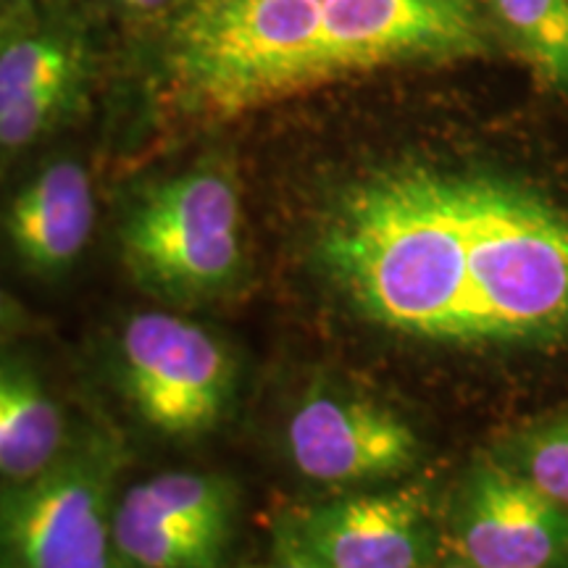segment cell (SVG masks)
<instances>
[{
	"instance_id": "15",
	"label": "cell",
	"mask_w": 568,
	"mask_h": 568,
	"mask_svg": "<svg viewBox=\"0 0 568 568\" xmlns=\"http://www.w3.org/2000/svg\"><path fill=\"white\" fill-rule=\"evenodd\" d=\"M539 80L568 92V0H487Z\"/></svg>"
},
{
	"instance_id": "21",
	"label": "cell",
	"mask_w": 568,
	"mask_h": 568,
	"mask_svg": "<svg viewBox=\"0 0 568 568\" xmlns=\"http://www.w3.org/2000/svg\"><path fill=\"white\" fill-rule=\"evenodd\" d=\"M432 568H477V566L466 564V560H460V558L453 556L450 560H445V564H435V566H432Z\"/></svg>"
},
{
	"instance_id": "14",
	"label": "cell",
	"mask_w": 568,
	"mask_h": 568,
	"mask_svg": "<svg viewBox=\"0 0 568 568\" xmlns=\"http://www.w3.org/2000/svg\"><path fill=\"white\" fill-rule=\"evenodd\" d=\"M148 514L232 535L237 493L219 474L166 471L132 485L122 495Z\"/></svg>"
},
{
	"instance_id": "13",
	"label": "cell",
	"mask_w": 568,
	"mask_h": 568,
	"mask_svg": "<svg viewBox=\"0 0 568 568\" xmlns=\"http://www.w3.org/2000/svg\"><path fill=\"white\" fill-rule=\"evenodd\" d=\"M232 535L148 514L122 495L113 510L119 568H219Z\"/></svg>"
},
{
	"instance_id": "6",
	"label": "cell",
	"mask_w": 568,
	"mask_h": 568,
	"mask_svg": "<svg viewBox=\"0 0 568 568\" xmlns=\"http://www.w3.org/2000/svg\"><path fill=\"white\" fill-rule=\"evenodd\" d=\"M284 447L301 477L335 487L397 479L422 458V439L397 410L343 389L303 395Z\"/></svg>"
},
{
	"instance_id": "2",
	"label": "cell",
	"mask_w": 568,
	"mask_h": 568,
	"mask_svg": "<svg viewBox=\"0 0 568 568\" xmlns=\"http://www.w3.org/2000/svg\"><path fill=\"white\" fill-rule=\"evenodd\" d=\"M324 0H190L169 34L174 98L209 122L326 82Z\"/></svg>"
},
{
	"instance_id": "22",
	"label": "cell",
	"mask_w": 568,
	"mask_h": 568,
	"mask_svg": "<svg viewBox=\"0 0 568 568\" xmlns=\"http://www.w3.org/2000/svg\"><path fill=\"white\" fill-rule=\"evenodd\" d=\"M466 3H471V0H466Z\"/></svg>"
},
{
	"instance_id": "11",
	"label": "cell",
	"mask_w": 568,
	"mask_h": 568,
	"mask_svg": "<svg viewBox=\"0 0 568 568\" xmlns=\"http://www.w3.org/2000/svg\"><path fill=\"white\" fill-rule=\"evenodd\" d=\"M13 345L0 347V487L45 471L71 443L53 387Z\"/></svg>"
},
{
	"instance_id": "12",
	"label": "cell",
	"mask_w": 568,
	"mask_h": 568,
	"mask_svg": "<svg viewBox=\"0 0 568 568\" xmlns=\"http://www.w3.org/2000/svg\"><path fill=\"white\" fill-rule=\"evenodd\" d=\"M21 13L0 19V113L51 88L88 77V45L67 27L32 24Z\"/></svg>"
},
{
	"instance_id": "18",
	"label": "cell",
	"mask_w": 568,
	"mask_h": 568,
	"mask_svg": "<svg viewBox=\"0 0 568 568\" xmlns=\"http://www.w3.org/2000/svg\"><path fill=\"white\" fill-rule=\"evenodd\" d=\"M261 568H324V566L316 564L311 556H305V552L297 548V545L290 542L282 531H274L272 558H268Z\"/></svg>"
},
{
	"instance_id": "16",
	"label": "cell",
	"mask_w": 568,
	"mask_h": 568,
	"mask_svg": "<svg viewBox=\"0 0 568 568\" xmlns=\"http://www.w3.org/2000/svg\"><path fill=\"white\" fill-rule=\"evenodd\" d=\"M495 456L568 510V410L518 429Z\"/></svg>"
},
{
	"instance_id": "3",
	"label": "cell",
	"mask_w": 568,
	"mask_h": 568,
	"mask_svg": "<svg viewBox=\"0 0 568 568\" xmlns=\"http://www.w3.org/2000/svg\"><path fill=\"white\" fill-rule=\"evenodd\" d=\"M119 245L134 284L161 301L230 295L245 272L237 180L224 166H195L153 184L126 213Z\"/></svg>"
},
{
	"instance_id": "8",
	"label": "cell",
	"mask_w": 568,
	"mask_h": 568,
	"mask_svg": "<svg viewBox=\"0 0 568 568\" xmlns=\"http://www.w3.org/2000/svg\"><path fill=\"white\" fill-rule=\"evenodd\" d=\"M450 545L477 568H568V510L481 456L453 506Z\"/></svg>"
},
{
	"instance_id": "5",
	"label": "cell",
	"mask_w": 568,
	"mask_h": 568,
	"mask_svg": "<svg viewBox=\"0 0 568 568\" xmlns=\"http://www.w3.org/2000/svg\"><path fill=\"white\" fill-rule=\"evenodd\" d=\"M116 364L132 410L163 437L209 435L232 408L237 389L232 351L174 311H138L126 318Z\"/></svg>"
},
{
	"instance_id": "17",
	"label": "cell",
	"mask_w": 568,
	"mask_h": 568,
	"mask_svg": "<svg viewBox=\"0 0 568 568\" xmlns=\"http://www.w3.org/2000/svg\"><path fill=\"white\" fill-rule=\"evenodd\" d=\"M27 329H30V316L0 282V347L17 343Z\"/></svg>"
},
{
	"instance_id": "20",
	"label": "cell",
	"mask_w": 568,
	"mask_h": 568,
	"mask_svg": "<svg viewBox=\"0 0 568 568\" xmlns=\"http://www.w3.org/2000/svg\"><path fill=\"white\" fill-rule=\"evenodd\" d=\"M30 0H0V17H13V13L24 11Z\"/></svg>"
},
{
	"instance_id": "7",
	"label": "cell",
	"mask_w": 568,
	"mask_h": 568,
	"mask_svg": "<svg viewBox=\"0 0 568 568\" xmlns=\"http://www.w3.org/2000/svg\"><path fill=\"white\" fill-rule=\"evenodd\" d=\"M324 77L487 51L466 0H324Z\"/></svg>"
},
{
	"instance_id": "4",
	"label": "cell",
	"mask_w": 568,
	"mask_h": 568,
	"mask_svg": "<svg viewBox=\"0 0 568 568\" xmlns=\"http://www.w3.org/2000/svg\"><path fill=\"white\" fill-rule=\"evenodd\" d=\"M124 447L90 429L34 477L0 487V568H119L113 510Z\"/></svg>"
},
{
	"instance_id": "9",
	"label": "cell",
	"mask_w": 568,
	"mask_h": 568,
	"mask_svg": "<svg viewBox=\"0 0 568 568\" xmlns=\"http://www.w3.org/2000/svg\"><path fill=\"white\" fill-rule=\"evenodd\" d=\"M324 568H432L435 524L424 487L345 495L305 506L276 527Z\"/></svg>"
},
{
	"instance_id": "23",
	"label": "cell",
	"mask_w": 568,
	"mask_h": 568,
	"mask_svg": "<svg viewBox=\"0 0 568 568\" xmlns=\"http://www.w3.org/2000/svg\"><path fill=\"white\" fill-rule=\"evenodd\" d=\"M0 19H3V17H0Z\"/></svg>"
},
{
	"instance_id": "19",
	"label": "cell",
	"mask_w": 568,
	"mask_h": 568,
	"mask_svg": "<svg viewBox=\"0 0 568 568\" xmlns=\"http://www.w3.org/2000/svg\"><path fill=\"white\" fill-rule=\"evenodd\" d=\"M124 9L138 11V13H159L174 3V0H119Z\"/></svg>"
},
{
	"instance_id": "10",
	"label": "cell",
	"mask_w": 568,
	"mask_h": 568,
	"mask_svg": "<svg viewBox=\"0 0 568 568\" xmlns=\"http://www.w3.org/2000/svg\"><path fill=\"white\" fill-rule=\"evenodd\" d=\"M95 226V193L80 161L55 159L13 190L0 211V237L13 264L34 280H59L82 258Z\"/></svg>"
},
{
	"instance_id": "1",
	"label": "cell",
	"mask_w": 568,
	"mask_h": 568,
	"mask_svg": "<svg viewBox=\"0 0 568 568\" xmlns=\"http://www.w3.org/2000/svg\"><path fill=\"white\" fill-rule=\"evenodd\" d=\"M353 308L395 335L474 351L568 347V211L487 172L400 166L355 182L322 232Z\"/></svg>"
}]
</instances>
